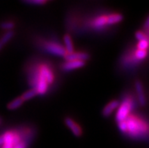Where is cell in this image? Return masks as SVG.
I'll return each mask as SVG.
<instances>
[{
  "label": "cell",
  "instance_id": "obj_1",
  "mask_svg": "<svg viewBox=\"0 0 149 148\" xmlns=\"http://www.w3.org/2000/svg\"><path fill=\"white\" fill-rule=\"evenodd\" d=\"M124 121L127 125V132L125 134L132 138H146L149 132L148 124L138 116L130 114Z\"/></svg>",
  "mask_w": 149,
  "mask_h": 148
},
{
  "label": "cell",
  "instance_id": "obj_2",
  "mask_svg": "<svg viewBox=\"0 0 149 148\" xmlns=\"http://www.w3.org/2000/svg\"><path fill=\"white\" fill-rule=\"evenodd\" d=\"M134 108V101L130 97H127L123 100L122 103L119 105L118 110L116 113V121L117 123L123 122L130 115V112Z\"/></svg>",
  "mask_w": 149,
  "mask_h": 148
},
{
  "label": "cell",
  "instance_id": "obj_3",
  "mask_svg": "<svg viewBox=\"0 0 149 148\" xmlns=\"http://www.w3.org/2000/svg\"><path fill=\"white\" fill-rule=\"evenodd\" d=\"M40 44L42 49L49 54H55V55L63 57V58H64L68 54L64 46L57 42L42 40L40 42Z\"/></svg>",
  "mask_w": 149,
  "mask_h": 148
},
{
  "label": "cell",
  "instance_id": "obj_4",
  "mask_svg": "<svg viewBox=\"0 0 149 148\" xmlns=\"http://www.w3.org/2000/svg\"><path fill=\"white\" fill-rule=\"evenodd\" d=\"M39 72L45 78L48 84H53L55 81V74L52 68L46 63L39 64Z\"/></svg>",
  "mask_w": 149,
  "mask_h": 148
},
{
  "label": "cell",
  "instance_id": "obj_5",
  "mask_svg": "<svg viewBox=\"0 0 149 148\" xmlns=\"http://www.w3.org/2000/svg\"><path fill=\"white\" fill-rule=\"evenodd\" d=\"M64 58L65 61L79 60L86 62V60H88L90 58V54L85 51H74L70 54H67Z\"/></svg>",
  "mask_w": 149,
  "mask_h": 148
},
{
  "label": "cell",
  "instance_id": "obj_6",
  "mask_svg": "<svg viewBox=\"0 0 149 148\" xmlns=\"http://www.w3.org/2000/svg\"><path fill=\"white\" fill-rule=\"evenodd\" d=\"M64 123L71 130L72 133L74 134L76 137H80V136H82V135H83V130H82L81 127L78 124L76 123L71 118L66 117V118L64 119Z\"/></svg>",
  "mask_w": 149,
  "mask_h": 148
},
{
  "label": "cell",
  "instance_id": "obj_7",
  "mask_svg": "<svg viewBox=\"0 0 149 148\" xmlns=\"http://www.w3.org/2000/svg\"><path fill=\"white\" fill-rule=\"evenodd\" d=\"M108 15H102L98 16V17H95L91 22V24H92L91 26L96 30H104V27L108 26V24H107Z\"/></svg>",
  "mask_w": 149,
  "mask_h": 148
},
{
  "label": "cell",
  "instance_id": "obj_8",
  "mask_svg": "<svg viewBox=\"0 0 149 148\" xmlns=\"http://www.w3.org/2000/svg\"><path fill=\"white\" fill-rule=\"evenodd\" d=\"M86 64V62L79 61V60H72V61H64L61 64V67L64 71H70L73 69H79L83 67Z\"/></svg>",
  "mask_w": 149,
  "mask_h": 148
},
{
  "label": "cell",
  "instance_id": "obj_9",
  "mask_svg": "<svg viewBox=\"0 0 149 148\" xmlns=\"http://www.w3.org/2000/svg\"><path fill=\"white\" fill-rule=\"evenodd\" d=\"M120 102L119 101H117V100H113V101H110L109 103L106 105L105 107L103 108V110H102V116H104V117H105V118L109 117V116L111 115L112 113L116 109L118 108Z\"/></svg>",
  "mask_w": 149,
  "mask_h": 148
},
{
  "label": "cell",
  "instance_id": "obj_10",
  "mask_svg": "<svg viewBox=\"0 0 149 148\" xmlns=\"http://www.w3.org/2000/svg\"><path fill=\"white\" fill-rule=\"evenodd\" d=\"M135 87H136V94H137V96H138L139 102L140 105H141L142 107H145L146 105V100L142 82L139 80L136 81V83H135Z\"/></svg>",
  "mask_w": 149,
  "mask_h": 148
},
{
  "label": "cell",
  "instance_id": "obj_11",
  "mask_svg": "<svg viewBox=\"0 0 149 148\" xmlns=\"http://www.w3.org/2000/svg\"><path fill=\"white\" fill-rule=\"evenodd\" d=\"M123 15L118 13L110 14L108 15V19H107V24L108 25H113L116 24H118L120 21H123Z\"/></svg>",
  "mask_w": 149,
  "mask_h": 148
},
{
  "label": "cell",
  "instance_id": "obj_12",
  "mask_svg": "<svg viewBox=\"0 0 149 148\" xmlns=\"http://www.w3.org/2000/svg\"><path fill=\"white\" fill-rule=\"evenodd\" d=\"M64 48L66 49V51L68 54H70L74 51V46H73V42H72L71 37L69 34H65L64 36Z\"/></svg>",
  "mask_w": 149,
  "mask_h": 148
},
{
  "label": "cell",
  "instance_id": "obj_13",
  "mask_svg": "<svg viewBox=\"0 0 149 148\" xmlns=\"http://www.w3.org/2000/svg\"><path fill=\"white\" fill-rule=\"evenodd\" d=\"M14 35H15V33L13 30H11V31H7L2 36V38L0 39V51L3 48L4 45L7 44L8 42H9L13 38Z\"/></svg>",
  "mask_w": 149,
  "mask_h": 148
},
{
  "label": "cell",
  "instance_id": "obj_14",
  "mask_svg": "<svg viewBox=\"0 0 149 148\" xmlns=\"http://www.w3.org/2000/svg\"><path fill=\"white\" fill-rule=\"evenodd\" d=\"M24 101H23L22 98L21 97H18V98H15V100H13L12 101H11L7 105V108L10 110H16L18 107H20L21 105L24 104Z\"/></svg>",
  "mask_w": 149,
  "mask_h": 148
},
{
  "label": "cell",
  "instance_id": "obj_15",
  "mask_svg": "<svg viewBox=\"0 0 149 148\" xmlns=\"http://www.w3.org/2000/svg\"><path fill=\"white\" fill-rule=\"evenodd\" d=\"M37 94L38 93L36 89H35V88H30V90L24 92V93L21 96V98H22V100L24 101H28V100H30L31 98H33L34 97H36Z\"/></svg>",
  "mask_w": 149,
  "mask_h": 148
},
{
  "label": "cell",
  "instance_id": "obj_16",
  "mask_svg": "<svg viewBox=\"0 0 149 148\" xmlns=\"http://www.w3.org/2000/svg\"><path fill=\"white\" fill-rule=\"evenodd\" d=\"M15 26V24L12 21H3L0 24V27L2 30H8V31H11Z\"/></svg>",
  "mask_w": 149,
  "mask_h": 148
},
{
  "label": "cell",
  "instance_id": "obj_17",
  "mask_svg": "<svg viewBox=\"0 0 149 148\" xmlns=\"http://www.w3.org/2000/svg\"><path fill=\"white\" fill-rule=\"evenodd\" d=\"M149 46V41L148 39L146 40H141V41H139V43L137 45V49L139 50H144L146 51L147 49Z\"/></svg>",
  "mask_w": 149,
  "mask_h": 148
},
{
  "label": "cell",
  "instance_id": "obj_18",
  "mask_svg": "<svg viewBox=\"0 0 149 148\" xmlns=\"http://www.w3.org/2000/svg\"><path fill=\"white\" fill-rule=\"evenodd\" d=\"M147 56V51L144 50H137L135 52V58L137 59V60H144L145 58Z\"/></svg>",
  "mask_w": 149,
  "mask_h": 148
},
{
  "label": "cell",
  "instance_id": "obj_19",
  "mask_svg": "<svg viewBox=\"0 0 149 148\" xmlns=\"http://www.w3.org/2000/svg\"><path fill=\"white\" fill-rule=\"evenodd\" d=\"M24 3L29 4V5L41 6V5H44V4L47 3V1H45V0H26V1H24Z\"/></svg>",
  "mask_w": 149,
  "mask_h": 148
},
{
  "label": "cell",
  "instance_id": "obj_20",
  "mask_svg": "<svg viewBox=\"0 0 149 148\" xmlns=\"http://www.w3.org/2000/svg\"><path fill=\"white\" fill-rule=\"evenodd\" d=\"M135 36H136V38L139 40V41L148 39L147 36H146V34L143 33L141 32V31H137V32L136 33V34H135Z\"/></svg>",
  "mask_w": 149,
  "mask_h": 148
},
{
  "label": "cell",
  "instance_id": "obj_21",
  "mask_svg": "<svg viewBox=\"0 0 149 148\" xmlns=\"http://www.w3.org/2000/svg\"><path fill=\"white\" fill-rule=\"evenodd\" d=\"M27 146H28V143L24 141H21L17 145H15L14 148H27Z\"/></svg>",
  "mask_w": 149,
  "mask_h": 148
},
{
  "label": "cell",
  "instance_id": "obj_22",
  "mask_svg": "<svg viewBox=\"0 0 149 148\" xmlns=\"http://www.w3.org/2000/svg\"><path fill=\"white\" fill-rule=\"evenodd\" d=\"M144 28L149 29V16L147 17L146 22H145V24H144Z\"/></svg>",
  "mask_w": 149,
  "mask_h": 148
},
{
  "label": "cell",
  "instance_id": "obj_23",
  "mask_svg": "<svg viewBox=\"0 0 149 148\" xmlns=\"http://www.w3.org/2000/svg\"><path fill=\"white\" fill-rule=\"evenodd\" d=\"M3 143H4V140H3V138H2V135H0V147L3 145Z\"/></svg>",
  "mask_w": 149,
  "mask_h": 148
},
{
  "label": "cell",
  "instance_id": "obj_24",
  "mask_svg": "<svg viewBox=\"0 0 149 148\" xmlns=\"http://www.w3.org/2000/svg\"><path fill=\"white\" fill-rule=\"evenodd\" d=\"M2 118H0V125H1V124H2Z\"/></svg>",
  "mask_w": 149,
  "mask_h": 148
}]
</instances>
